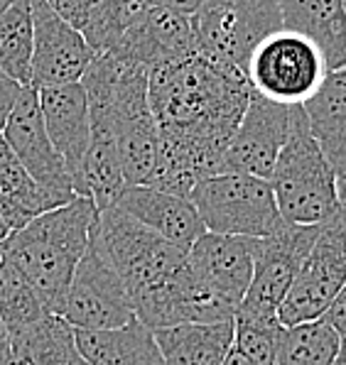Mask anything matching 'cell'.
Listing matches in <instances>:
<instances>
[{
	"mask_svg": "<svg viewBox=\"0 0 346 365\" xmlns=\"http://www.w3.org/2000/svg\"><path fill=\"white\" fill-rule=\"evenodd\" d=\"M8 346H10V329L5 327V322L0 319V361H3L5 353H8Z\"/></svg>",
	"mask_w": 346,
	"mask_h": 365,
	"instance_id": "d6a6232c",
	"label": "cell"
},
{
	"mask_svg": "<svg viewBox=\"0 0 346 365\" xmlns=\"http://www.w3.org/2000/svg\"><path fill=\"white\" fill-rule=\"evenodd\" d=\"M344 358H346V341H344Z\"/></svg>",
	"mask_w": 346,
	"mask_h": 365,
	"instance_id": "74e56055",
	"label": "cell"
},
{
	"mask_svg": "<svg viewBox=\"0 0 346 365\" xmlns=\"http://www.w3.org/2000/svg\"><path fill=\"white\" fill-rule=\"evenodd\" d=\"M280 322H260V319L233 317V348L250 365L275 363L278 339H280Z\"/></svg>",
	"mask_w": 346,
	"mask_h": 365,
	"instance_id": "83f0119b",
	"label": "cell"
},
{
	"mask_svg": "<svg viewBox=\"0 0 346 365\" xmlns=\"http://www.w3.org/2000/svg\"><path fill=\"white\" fill-rule=\"evenodd\" d=\"M322 322L329 324V327H332L346 341V282L342 284L339 294L334 297L332 304H329V309L325 312V317H322Z\"/></svg>",
	"mask_w": 346,
	"mask_h": 365,
	"instance_id": "f546056e",
	"label": "cell"
},
{
	"mask_svg": "<svg viewBox=\"0 0 346 365\" xmlns=\"http://www.w3.org/2000/svg\"><path fill=\"white\" fill-rule=\"evenodd\" d=\"M342 204H344V209H346V194H344V201H342Z\"/></svg>",
	"mask_w": 346,
	"mask_h": 365,
	"instance_id": "8d00e7d4",
	"label": "cell"
},
{
	"mask_svg": "<svg viewBox=\"0 0 346 365\" xmlns=\"http://www.w3.org/2000/svg\"><path fill=\"white\" fill-rule=\"evenodd\" d=\"M221 365H250V363L245 361V358L236 351V348H231V351H228V356H226V361L221 363Z\"/></svg>",
	"mask_w": 346,
	"mask_h": 365,
	"instance_id": "836d02e7",
	"label": "cell"
},
{
	"mask_svg": "<svg viewBox=\"0 0 346 365\" xmlns=\"http://www.w3.org/2000/svg\"><path fill=\"white\" fill-rule=\"evenodd\" d=\"M290 108L275 101L250 93L233 138L221 157L219 174H250L270 179L290 128Z\"/></svg>",
	"mask_w": 346,
	"mask_h": 365,
	"instance_id": "7c38bea8",
	"label": "cell"
},
{
	"mask_svg": "<svg viewBox=\"0 0 346 365\" xmlns=\"http://www.w3.org/2000/svg\"><path fill=\"white\" fill-rule=\"evenodd\" d=\"M96 238L131 297L133 314L145 322L187 262V250L165 240L116 206L98 209Z\"/></svg>",
	"mask_w": 346,
	"mask_h": 365,
	"instance_id": "3957f363",
	"label": "cell"
},
{
	"mask_svg": "<svg viewBox=\"0 0 346 365\" xmlns=\"http://www.w3.org/2000/svg\"><path fill=\"white\" fill-rule=\"evenodd\" d=\"M153 3L158 5H165V8L170 10H177V13L187 15V18H192L194 13H197L202 5H206L209 0H153Z\"/></svg>",
	"mask_w": 346,
	"mask_h": 365,
	"instance_id": "1f68e13d",
	"label": "cell"
},
{
	"mask_svg": "<svg viewBox=\"0 0 346 365\" xmlns=\"http://www.w3.org/2000/svg\"><path fill=\"white\" fill-rule=\"evenodd\" d=\"M153 0H98L81 35L93 54L111 52L121 37L145 15Z\"/></svg>",
	"mask_w": 346,
	"mask_h": 365,
	"instance_id": "484cf974",
	"label": "cell"
},
{
	"mask_svg": "<svg viewBox=\"0 0 346 365\" xmlns=\"http://www.w3.org/2000/svg\"><path fill=\"white\" fill-rule=\"evenodd\" d=\"M113 206L184 250L192 248L194 240L206 233L202 218L187 196H175L138 184L123 189Z\"/></svg>",
	"mask_w": 346,
	"mask_h": 365,
	"instance_id": "2e32d148",
	"label": "cell"
},
{
	"mask_svg": "<svg viewBox=\"0 0 346 365\" xmlns=\"http://www.w3.org/2000/svg\"><path fill=\"white\" fill-rule=\"evenodd\" d=\"M327 74L320 49L285 30L265 37L248 61L250 88L283 106H302Z\"/></svg>",
	"mask_w": 346,
	"mask_h": 365,
	"instance_id": "ba28073f",
	"label": "cell"
},
{
	"mask_svg": "<svg viewBox=\"0 0 346 365\" xmlns=\"http://www.w3.org/2000/svg\"><path fill=\"white\" fill-rule=\"evenodd\" d=\"M334 365H346V358H344V344H342V351H339V358H337V363Z\"/></svg>",
	"mask_w": 346,
	"mask_h": 365,
	"instance_id": "d590c367",
	"label": "cell"
},
{
	"mask_svg": "<svg viewBox=\"0 0 346 365\" xmlns=\"http://www.w3.org/2000/svg\"><path fill=\"white\" fill-rule=\"evenodd\" d=\"M15 3H18V0H0V15H3L5 10H8L10 5H15Z\"/></svg>",
	"mask_w": 346,
	"mask_h": 365,
	"instance_id": "e575fe53",
	"label": "cell"
},
{
	"mask_svg": "<svg viewBox=\"0 0 346 365\" xmlns=\"http://www.w3.org/2000/svg\"><path fill=\"white\" fill-rule=\"evenodd\" d=\"M111 54L136 61L143 69L172 64L197 54L192 20L187 15L170 10L165 5L153 3L141 20L121 37V42L111 49Z\"/></svg>",
	"mask_w": 346,
	"mask_h": 365,
	"instance_id": "5bb4252c",
	"label": "cell"
},
{
	"mask_svg": "<svg viewBox=\"0 0 346 365\" xmlns=\"http://www.w3.org/2000/svg\"><path fill=\"white\" fill-rule=\"evenodd\" d=\"M0 138L44 192H49L61 204L76 199L64 160L54 150L52 140L44 130L40 101H37V91L32 86L20 88L18 101L10 110Z\"/></svg>",
	"mask_w": 346,
	"mask_h": 365,
	"instance_id": "8fae6325",
	"label": "cell"
},
{
	"mask_svg": "<svg viewBox=\"0 0 346 365\" xmlns=\"http://www.w3.org/2000/svg\"><path fill=\"white\" fill-rule=\"evenodd\" d=\"M0 365H88L76 348V334L57 314L10 331V346Z\"/></svg>",
	"mask_w": 346,
	"mask_h": 365,
	"instance_id": "ffe728a7",
	"label": "cell"
},
{
	"mask_svg": "<svg viewBox=\"0 0 346 365\" xmlns=\"http://www.w3.org/2000/svg\"><path fill=\"white\" fill-rule=\"evenodd\" d=\"M320 226H285L265 238H250L253 274L233 317L278 322V312L295 279L300 262L320 235Z\"/></svg>",
	"mask_w": 346,
	"mask_h": 365,
	"instance_id": "30bf717a",
	"label": "cell"
},
{
	"mask_svg": "<svg viewBox=\"0 0 346 365\" xmlns=\"http://www.w3.org/2000/svg\"><path fill=\"white\" fill-rule=\"evenodd\" d=\"M52 13H57L61 20L69 22L76 30H83V25L91 18L93 8L98 5V0H42Z\"/></svg>",
	"mask_w": 346,
	"mask_h": 365,
	"instance_id": "f1b7e54d",
	"label": "cell"
},
{
	"mask_svg": "<svg viewBox=\"0 0 346 365\" xmlns=\"http://www.w3.org/2000/svg\"><path fill=\"white\" fill-rule=\"evenodd\" d=\"M307 125L337 179L339 199L346 194V66L329 71L325 81L302 103Z\"/></svg>",
	"mask_w": 346,
	"mask_h": 365,
	"instance_id": "e0dca14e",
	"label": "cell"
},
{
	"mask_svg": "<svg viewBox=\"0 0 346 365\" xmlns=\"http://www.w3.org/2000/svg\"><path fill=\"white\" fill-rule=\"evenodd\" d=\"M37 101H40L44 130L52 140L54 150L64 160L66 172L71 177V187H74L83 155L91 143L86 93H83L81 83H61V86L37 88Z\"/></svg>",
	"mask_w": 346,
	"mask_h": 365,
	"instance_id": "9a60e30c",
	"label": "cell"
},
{
	"mask_svg": "<svg viewBox=\"0 0 346 365\" xmlns=\"http://www.w3.org/2000/svg\"><path fill=\"white\" fill-rule=\"evenodd\" d=\"M20 83H15L10 76H5L0 71V133H3L5 123H8V115L13 110L15 101H18V93H20Z\"/></svg>",
	"mask_w": 346,
	"mask_h": 365,
	"instance_id": "4dcf8cb0",
	"label": "cell"
},
{
	"mask_svg": "<svg viewBox=\"0 0 346 365\" xmlns=\"http://www.w3.org/2000/svg\"><path fill=\"white\" fill-rule=\"evenodd\" d=\"M165 365H221L233 348V322L155 329Z\"/></svg>",
	"mask_w": 346,
	"mask_h": 365,
	"instance_id": "603a6c76",
	"label": "cell"
},
{
	"mask_svg": "<svg viewBox=\"0 0 346 365\" xmlns=\"http://www.w3.org/2000/svg\"><path fill=\"white\" fill-rule=\"evenodd\" d=\"M285 32L305 37L320 49L327 71L346 66V5L344 0H278Z\"/></svg>",
	"mask_w": 346,
	"mask_h": 365,
	"instance_id": "d6986e66",
	"label": "cell"
},
{
	"mask_svg": "<svg viewBox=\"0 0 346 365\" xmlns=\"http://www.w3.org/2000/svg\"><path fill=\"white\" fill-rule=\"evenodd\" d=\"M344 339L322 319L283 327L273 365H334Z\"/></svg>",
	"mask_w": 346,
	"mask_h": 365,
	"instance_id": "d4e9b609",
	"label": "cell"
},
{
	"mask_svg": "<svg viewBox=\"0 0 346 365\" xmlns=\"http://www.w3.org/2000/svg\"><path fill=\"white\" fill-rule=\"evenodd\" d=\"M248 76L192 54L148 71V103L160 153L145 187L187 196L194 184L219 174L248 98Z\"/></svg>",
	"mask_w": 346,
	"mask_h": 365,
	"instance_id": "6da1fadb",
	"label": "cell"
},
{
	"mask_svg": "<svg viewBox=\"0 0 346 365\" xmlns=\"http://www.w3.org/2000/svg\"><path fill=\"white\" fill-rule=\"evenodd\" d=\"M189 201L209 233L265 238L285 226L270 182L250 174L206 177L194 184Z\"/></svg>",
	"mask_w": 346,
	"mask_h": 365,
	"instance_id": "8992f818",
	"label": "cell"
},
{
	"mask_svg": "<svg viewBox=\"0 0 346 365\" xmlns=\"http://www.w3.org/2000/svg\"><path fill=\"white\" fill-rule=\"evenodd\" d=\"M344 5H346V0H344Z\"/></svg>",
	"mask_w": 346,
	"mask_h": 365,
	"instance_id": "f35d334b",
	"label": "cell"
},
{
	"mask_svg": "<svg viewBox=\"0 0 346 365\" xmlns=\"http://www.w3.org/2000/svg\"><path fill=\"white\" fill-rule=\"evenodd\" d=\"M96 216V204L76 196L0 240V257L18 267L47 314H61L71 274L88 245Z\"/></svg>",
	"mask_w": 346,
	"mask_h": 365,
	"instance_id": "7a4b0ae2",
	"label": "cell"
},
{
	"mask_svg": "<svg viewBox=\"0 0 346 365\" xmlns=\"http://www.w3.org/2000/svg\"><path fill=\"white\" fill-rule=\"evenodd\" d=\"M44 314L47 312L42 302L18 272V267L0 257V319L5 322V327L10 331L25 329L42 319Z\"/></svg>",
	"mask_w": 346,
	"mask_h": 365,
	"instance_id": "4316f807",
	"label": "cell"
},
{
	"mask_svg": "<svg viewBox=\"0 0 346 365\" xmlns=\"http://www.w3.org/2000/svg\"><path fill=\"white\" fill-rule=\"evenodd\" d=\"M346 282V209L322 223L320 235L300 262L295 279L278 312L283 327L317 322L325 317Z\"/></svg>",
	"mask_w": 346,
	"mask_h": 365,
	"instance_id": "52a82bcc",
	"label": "cell"
},
{
	"mask_svg": "<svg viewBox=\"0 0 346 365\" xmlns=\"http://www.w3.org/2000/svg\"><path fill=\"white\" fill-rule=\"evenodd\" d=\"M35 52H32L30 86L47 88L61 83H79L83 71L93 61V49L76 27L64 22L42 0H32Z\"/></svg>",
	"mask_w": 346,
	"mask_h": 365,
	"instance_id": "4fadbf2b",
	"label": "cell"
},
{
	"mask_svg": "<svg viewBox=\"0 0 346 365\" xmlns=\"http://www.w3.org/2000/svg\"><path fill=\"white\" fill-rule=\"evenodd\" d=\"M189 20L199 57L243 76L255 47L283 30L278 0H209Z\"/></svg>",
	"mask_w": 346,
	"mask_h": 365,
	"instance_id": "5b68a950",
	"label": "cell"
},
{
	"mask_svg": "<svg viewBox=\"0 0 346 365\" xmlns=\"http://www.w3.org/2000/svg\"><path fill=\"white\" fill-rule=\"evenodd\" d=\"M32 52H35L32 0H18L0 15V71L20 86H30Z\"/></svg>",
	"mask_w": 346,
	"mask_h": 365,
	"instance_id": "cb8c5ba5",
	"label": "cell"
},
{
	"mask_svg": "<svg viewBox=\"0 0 346 365\" xmlns=\"http://www.w3.org/2000/svg\"><path fill=\"white\" fill-rule=\"evenodd\" d=\"M268 182L278 211L290 226H320L342 209L337 179L312 138L302 106L290 108L285 145Z\"/></svg>",
	"mask_w": 346,
	"mask_h": 365,
	"instance_id": "277c9868",
	"label": "cell"
},
{
	"mask_svg": "<svg viewBox=\"0 0 346 365\" xmlns=\"http://www.w3.org/2000/svg\"><path fill=\"white\" fill-rule=\"evenodd\" d=\"M57 206L64 204L44 192L0 138V240Z\"/></svg>",
	"mask_w": 346,
	"mask_h": 365,
	"instance_id": "44dd1931",
	"label": "cell"
},
{
	"mask_svg": "<svg viewBox=\"0 0 346 365\" xmlns=\"http://www.w3.org/2000/svg\"><path fill=\"white\" fill-rule=\"evenodd\" d=\"M59 317L76 331L121 329L136 319L131 297L116 269L111 267L93 226L86 250L71 274Z\"/></svg>",
	"mask_w": 346,
	"mask_h": 365,
	"instance_id": "9c48e42d",
	"label": "cell"
},
{
	"mask_svg": "<svg viewBox=\"0 0 346 365\" xmlns=\"http://www.w3.org/2000/svg\"><path fill=\"white\" fill-rule=\"evenodd\" d=\"M189 265L202 274L224 299L238 309L253 274V248L250 238L241 235L202 233L187 250Z\"/></svg>",
	"mask_w": 346,
	"mask_h": 365,
	"instance_id": "ac0fdd59",
	"label": "cell"
},
{
	"mask_svg": "<svg viewBox=\"0 0 346 365\" xmlns=\"http://www.w3.org/2000/svg\"><path fill=\"white\" fill-rule=\"evenodd\" d=\"M76 348L88 365H165L155 336L133 319L121 329L76 331Z\"/></svg>",
	"mask_w": 346,
	"mask_h": 365,
	"instance_id": "7402d4cb",
	"label": "cell"
}]
</instances>
